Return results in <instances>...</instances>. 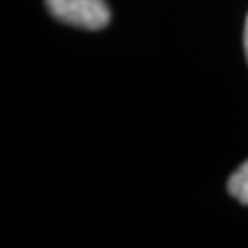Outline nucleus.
<instances>
[{"label":"nucleus","instance_id":"7ed1b4c3","mask_svg":"<svg viewBox=\"0 0 248 248\" xmlns=\"http://www.w3.org/2000/svg\"><path fill=\"white\" fill-rule=\"evenodd\" d=\"M244 50H246V58H248V17H246V27H244Z\"/></svg>","mask_w":248,"mask_h":248},{"label":"nucleus","instance_id":"f257e3e1","mask_svg":"<svg viewBox=\"0 0 248 248\" xmlns=\"http://www.w3.org/2000/svg\"><path fill=\"white\" fill-rule=\"evenodd\" d=\"M52 17L73 27L97 31L110 23V9L104 0H46Z\"/></svg>","mask_w":248,"mask_h":248},{"label":"nucleus","instance_id":"f03ea898","mask_svg":"<svg viewBox=\"0 0 248 248\" xmlns=\"http://www.w3.org/2000/svg\"><path fill=\"white\" fill-rule=\"evenodd\" d=\"M228 190L236 201L248 205V161H244L228 180Z\"/></svg>","mask_w":248,"mask_h":248}]
</instances>
